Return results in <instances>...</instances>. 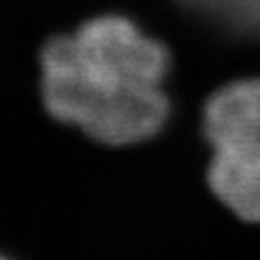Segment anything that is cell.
<instances>
[{
	"label": "cell",
	"instance_id": "1",
	"mask_svg": "<svg viewBox=\"0 0 260 260\" xmlns=\"http://www.w3.org/2000/svg\"><path fill=\"white\" fill-rule=\"evenodd\" d=\"M42 98L48 113L107 145L154 137L169 117L162 80L172 56L128 18L100 15L44 46Z\"/></svg>",
	"mask_w": 260,
	"mask_h": 260
},
{
	"label": "cell",
	"instance_id": "2",
	"mask_svg": "<svg viewBox=\"0 0 260 260\" xmlns=\"http://www.w3.org/2000/svg\"><path fill=\"white\" fill-rule=\"evenodd\" d=\"M204 135L210 145H232L260 156V78L237 80L208 98Z\"/></svg>",
	"mask_w": 260,
	"mask_h": 260
},
{
	"label": "cell",
	"instance_id": "3",
	"mask_svg": "<svg viewBox=\"0 0 260 260\" xmlns=\"http://www.w3.org/2000/svg\"><path fill=\"white\" fill-rule=\"evenodd\" d=\"M208 184L237 217L260 223V156L232 145H213Z\"/></svg>",
	"mask_w": 260,
	"mask_h": 260
},
{
	"label": "cell",
	"instance_id": "4",
	"mask_svg": "<svg viewBox=\"0 0 260 260\" xmlns=\"http://www.w3.org/2000/svg\"><path fill=\"white\" fill-rule=\"evenodd\" d=\"M182 3L225 30L245 37H260V0H182Z\"/></svg>",
	"mask_w": 260,
	"mask_h": 260
},
{
	"label": "cell",
	"instance_id": "5",
	"mask_svg": "<svg viewBox=\"0 0 260 260\" xmlns=\"http://www.w3.org/2000/svg\"><path fill=\"white\" fill-rule=\"evenodd\" d=\"M0 260H7V258H3V256H0Z\"/></svg>",
	"mask_w": 260,
	"mask_h": 260
}]
</instances>
